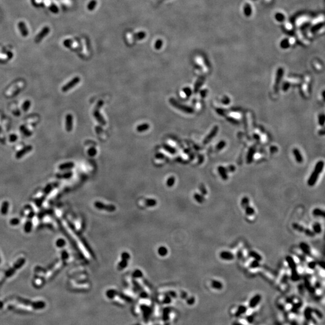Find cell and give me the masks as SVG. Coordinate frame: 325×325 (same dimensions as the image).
Returning a JSON list of instances; mask_svg holds the SVG:
<instances>
[{
  "label": "cell",
  "mask_w": 325,
  "mask_h": 325,
  "mask_svg": "<svg viewBox=\"0 0 325 325\" xmlns=\"http://www.w3.org/2000/svg\"><path fill=\"white\" fill-rule=\"evenodd\" d=\"M312 214L314 216H318L321 217V218H324V212L322 209L320 208H315L312 211Z\"/></svg>",
  "instance_id": "20"
},
{
  "label": "cell",
  "mask_w": 325,
  "mask_h": 325,
  "mask_svg": "<svg viewBox=\"0 0 325 325\" xmlns=\"http://www.w3.org/2000/svg\"><path fill=\"white\" fill-rule=\"evenodd\" d=\"M97 4V2L95 0H92L91 2L89 3V5H88V9H89V10H93L95 8Z\"/></svg>",
  "instance_id": "35"
},
{
  "label": "cell",
  "mask_w": 325,
  "mask_h": 325,
  "mask_svg": "<svg viewBox=\"0 0 325 325\" xmlns=\"http://www.w3.org/2000/svg\"><path fill=\"white\" fill-rule=\"evenodd\" d=\"M293 228H294L295 230L297 231L300 232H303L304 231V228L302 227V225H300L298 224H296V223H294V224H293Z\"/></svg>",
  "instance_id": "25"
},
{
  "label": "cell",
  "mask_w": 325,
  "mask_h": 325,
  "mask_svg": "<svg viewBox=\"0 0 325 325\" xmlns=\"http://www.w3.org/2000/svg\"><path fill=\"white\" fill-rule=\"evenodd\" d=\"M225 146V142H224V141H222L218 144V146H217V149L218 150H221V149H222Z\"/></svg>",
  "instance_id": "44"
},
{
  "label": "cell",
  "mask_w": 325,
  "mask_h": 325,
  "mask_svg": "<svg viewBox=\"0 0 325 325\" xmlns=\"http://www.w3.org/2000/svg\"><path fill=\"white\" fill-rule=\"evenodd\" d=\"M302 306V302H298V303H295V304H293V308H292V311L294 313L297 312V311L299 310V309L300 308L301 306Z\"/></svg>",
  "instance_id": "30"
},
{
  "label": "cell",
  "mask_w": 325,
  "mask_h": 325,
  "mask_svg": "<svg viewBox=\"0 0 325 325\" xmlns=\"http://www.w3.org/2000/svg\"><path fill=\"white\" fill-rule=\"evenodd\" d=\"M259 266V261L256 260H253L252 261L251 263L250 264V267L252 268H257Z\"/></svg>",
  "instance_id": "38"
},
{
  "label": "cell",
  "mask_w": 325,
  "mask_h": 325,
  "mask_svg": "<svg viewBox=\"0 0 325 325\" xmlns=\"http://www.w3.org/2000/svg\"><path fill=\"white\" fill-rule=\"evenodd\" d=\"M96 153L97 151L95 148H90L88 150V155L91 156V157H93V156L96 155Z\"/></svg>",
  "instance_id": "37"
},
{
  "label": "cell",
  "mask_w": 325,
  "mask_h": 325,
  "mask_svg": "<svg viewBox=\"0 0 325 325\" xmlns=\"http://www.w3.org/2000/svg\"><path fill=\"white\" fill-rule=\"evenodd\" d=\"M162 46V41L161 40L159 39V40H157V41H156L155 43V46H154L155 48L156 49H157V50L160 49L161 48Z\"/></svg>",
  "instance_id": "36"
},
{
  "label": "cell",
  "mask_w": 325,
  "mask_h": 325,
  "mask_svg": "<svg viewBox=\"0 0 325 325\" xmlns=\"http://www.w3.org/2000/svg\"><path fill=\"white\" fill-rule=\"evenodd\" d=\"M324 115H321L319 117V124L321 125H323L324 124Z\"/></svg>",
  "instance_id": "46"
},
{
  "label": "cell",
  "mask_w": 325,
  "mask_h": 325,
  "mask_svg": "<svg viewBox=\"0 0 325 325\" xmlns=\"http://www.w3.org/2000/svg\"><path fill=\"white\" fill-rule=\"evenodd\" d=\"M312 228L315 234H320L321 232V227L319 223H315L312 226Z\"/></svg>",
  "instance_id": "22"
},
{
  "label": "cell",
  "mask_w": 325,
  "mask_h": 325,
  "mask_svg": "<svg viewBox=\"0 0 325 325\" xmlns=\"http://www.w3.org/2000/svg\"><path fill=\"white\" fill-rule=\"evenodd\" d=\"M303 232H304L307 236L310 237H314V235H315V233H314L313 231H311V229H308V228L305 229Z\"/></svg>",
  "instance_id": "34"
},
{
  "label": "cell",
  "mask_w": 325,
  "mask_h": 325,
  "mask_svg": "<svg viewBox=\"0 0 325 325\" xmlns=\"http://www.w3.org/2000/svg\"><path fill=\"white\" fill-rule=\"evenodd\" d=\"M253 319H254V317H253V316H252V315H250V316H248L246 318L247 321H249V322H250V323L252 322V321H253Z\"/></svg>",
  "instance_id": "47"
},
{
  "label": "cell",
  "mask_w": 325,
  "mask_h": 325,
  "mask_svg": "<svg viewBox=\"0 0 325 325\" xmlns=\"http://www.w3.org/2000/svg\"><path fill=\"white\" fill-rule=\"evenodd\" d=\"M244 209H245L246 214L247 215H252L255 214V209L251 206H247Z\"/></svg>",
  "instance_id": "23"
},
{
  "label": "cell",
  "mask_w": 325,
  "mask_h": 325,
  "mask_svg": "<svg viewBox=\"0 0 325 325\" xmlns=\"http://www.w3.org/2000/svg\"><path fill=\"white\" fill-rule=\"evenodd\" d=\"M206 93V90H202L201 91V92H200V94H201V95L202 96V97H205V96Z\"/></svg>",
  "instance_id": "53"
},
{
  "label": "cell",
  "mask_w": 325,
  "mask_h": 325,
  "mask_svg": "<svg viewBox=\"0 0 325 325\" xmlns=\"http://www.w3.org/2000/svg\"><path fill=\"white\" fill-rule=\"evenodd\" d=\"M323 167H324V162L322 161H320L317 162L316 165H315V168H314V171L312 172L308 180V186H313L315 185L317 180H318L319 174L323 171Z\"/></svg>",
  "instance_id": "1"
},
{
  "label": "cell",
  "mask_w": 325,
  "mask_h": 325,
  "mask_svg": "<svg viewBox=\"0 0 325 325\" xmlns=\"http://www.w3.org/2000/svg\"><path fill=\"white\" fill-rule=\"evenodd\" d=\"M249 255L250 257L253 258L255 260L260 261L262 259V257H261L259 253H258L254 251V250H250V251L249 252Z\"/></svg>",
  "instance_id": "14"
},
{
  "label": "cell",
  "mask_w": 325,
  "mask_h": 325,
  "mask_svg": "<svg viewBox=\"0 0 325 325\" xmlns=\"http://www.w3.org/2000/svg\"><path fill=\"white\" fill-rule=\"evenodd\" d=\"M211 286L212 288L215 290H221L223 288L222 283L217 280L212 281Z\"/></svg>",
  "instance_id": "16"
},
{
  "label": "cell",
  "mask_w": 325,
  "mask_h": 325,
  "mask_svg": "<svg viewBox=\"0 0 325 325\" xmlns=\"http://www.w3.org/2000/svg\"><path fill=\"white\" fill-rule=\"evenodd\" d=\"M103 104H104V103H103V102L102 101H100L98 102V104H97V107H96L97 109H96V110H95V112H94L93 115H94V117L95 118V119L97 120V121H98V122L99 123V124H101V125H105V124H106L105 121V119H104V118H103V117L102 116V115H101V114L99 113V112H98V109H99V108H101Z\"/></svg>",
  "instance_id": "3"
},
{
  "label": "cell",
  "mask_w": 325,
  "mask_h": 325,
  "mask_svg": "<svg viewBox=\"0 0 325 325\" xmlns=\"http://www.w3.org/2000/svg\"><path fill=\"white\" fill-rule=\"evenodd\" d=\"M72 116L71 115H68L66 116V128L68 131H71L72 129Z\"/></svg>",
  "instance_id": "12"
},
{
  "label": "cell",
  "mask_w": 325,
  "mask_h": 325,
  "mask_svg": "<svg viewBox=\"0 0 325 325\" xmlns=\"http://www.w3.org/2000/svg\"><path fill=\"white\" fill-rule=\"evenodd\" d=\"M261 300V296L260 294H256L253 296V297H252L251 299L249 301V306L250 308H255L259 304V303L260 302Z\"/></svg>",
  "instance_id": "5"
},
{
  "label": "cell",
  "mask_w": 325,
  "mask_h": 325,
  "mask_svg": "<svg viewBox=\"0 0 325 325\" xmlns=\"http://www.w3.org/2000/svg\"><path fill=\"white\" fill-rule=\"evenodd\" d=\"M174 182H175V178L174 177L169 178V179L168 181V186H172V185L174 184Z\"/></svg>",
  "instance_id": "45"
},
{
  "label": "cell",
  "mask_w": 325,
  "mask_h": 325,
  "mask_svg": "<svg viewBox=\"0 0 325 325\" xmlns=\"http://www.w3.org/2000/svg\"><path fill=\"white\" fill-rule=\"evenodd\" d=\"M149 128V125L148 124H143L138 126L136 128V130L139 133H142L147 131Z\"/></svg>",
  "instance_id": "15"
},
{
  "label": "cell",
  "mask_w": 325,
  "mask_h": 325,
  "mask_svg": "<svg viewBox=\"0 0 325 325\" xmlns=\"http://www.w3.org/2000/svg\"><path fill=\"white\" fill-rule=\"evenodd\" d=\"M318 265L320 266H321L323 268H324V261H320V262H318Z\"/></svg>",
  "instance_id": "52"
},
{
  "label": "cell",
  "mask_w": 325,
  "mask_h": 325,
  "mask_svg": "<svg viewBox=\"0 0 325 325\" xmlns=\"http://www.w3.org/2000/svg\"><path fill=\"white\" fill-rule=\"evenodd\" d=\"M305 287L307 288V290L309 292H314V288L311 286L308 280H305Z\"/></svg>",
  "instance_id": "32"
},
{
  "label": "cell",
  "mask_w": 325,
  "mask_h": 325,
  "mask_svg": "<svg viewBox=\"0 0 325 325\" xmlns=\"http://www.w3.org/2000/svg\"><path fill=\"white\" fill-rule=\"evenodd\" d=\"M285 259H286V261L287 262L288 266H289L291 270L297 269V266H296V264L295 261H294V259H293L291 256H286Z\"/></svg>",
  "instance_id": "9"
},
{
  "label": "cell",
  "mask_w": 325,
  "mask_h": 325,
  "mask_svg": "<svg viewBox=\"0 0 325 325\" xmlns=\"http://www.w3.org/2000/svg\"><path fill=\"white\" fill-rule=\"evenodd\" d=\"M199 190H200V192H202V193L203 194V195H206V194H207V190H206V189H205V187L203 186V184L200 185V187H199Z\"/></svg>",
  "instance_id": "43"
},
{
  "label": "cell",
  "mask_w": 325,
  "mask_h": 325,
  "mask_svg": "<svg viewBox=\"0 0 325 325\" xmlns=\"http://www.w3.org/2000/svg\"><path fill=\"white\" fill-rule=\"evenodd\" d=\"M312 309H311V308H309V307L306 308L304 311V316H305V319L308 320V321L311 320V318H312Z\"/></svg>",
  "instance_id": "13"
},
{
  "label": "cell",
  "mask_w": 325,
  "mask_h": 325,
  "mask_svg": "<svg viewBox=\"0 0 325 325\" xmlns=\"http://www.w3.org/2000/svg\"><path fill=\"white\" fill-rule=\"evenodd\" d=\"M255 152V149H250L248 155H247V161L248 163H250L252 161V159H253V154H254Z\"/></svg>",
  "instance_id": "26"
},
{
  "label": "cell",
  "mask_w": 325,
  "mask_h": 325,
  "mask_svg": "<svg viewBox=\"0 0 325 325\" xmlns=\"http://www.w3.org/2000/svg\"><path fill=\"white\" fill-rule=\"evenodd\" d=\"M247 310V308L246 306L244 305H240L238 306L236 312H235V316L240 317L243 314H245Z\"/></svg>",
  "instance_id": "11"
},
{
  "label": "cell",
  "mask_w": 325,
  "mask_h": 325,
  "mask_svg": "<svg viewBox=\"0 0 325 325\" xmlns=\"http://www.w3.org/2000/svg\"><path fill=\"white\" fill-rule=\"evenodd\" d=\"M293 153H294V157L296 158V160L298 162H301L303 161V158H302V155L300 154L299 151H298V149H294V151H293Z\"/></svg>",
  "instance_id": "21"
},
{
  "label": "cell",
  "mask_w": 325,
  "mask_h": 325,
  "mask_svg": "<svg viewBox=\"0 0 325 325\" xmlns=\"http://www.w3.org/2000/svg\"><path fill=\"white\" fill-rule=\"evenodd\" d=\"M30 150H31V147L30 146L27 147V148L24 149L22 150L21 151L19 152L18 153L17 155H16V157L20 158L21 157H22V156L24 155V154H25V152H29Z\"/></svg>",
  "instance_id": "27"
},
{
  "label": "cell",
  "mask_w": 325,
  "mask_h": 325,
  "mask_svg": "<svg viewBox=\"0 0 325 325\" xmlns=\"http://www.w3.org/2000/svg\"><path fill=\"white\" fill-rule=\"evenodd\" d=\"M134 36L135 38L138 40H142L146 37V33L143 31H140V32L136 33Z\"/></svg>",
  "instance_id": "29"
},
{
  "label": "cell",
  "mask_w": 325,
  "mask_h": 325,
  "mask_svg": "<svg viewBox=\"0 0 325 325\" xmlns=\"http://www.w3.org/2000/svg\"><path fill=\"white\" fill-rule=\"evenodd\" d=\"M282 75H283V70L280 69L278 71V76L277 78H276V83L275 85V90H276V88H278V86L280 83L281 80Z\"/></svg>",
  "instance_id": "19"
},
{
  "label": "cell",
  "mask_w": 325,
  "mask_h": 325,
  "mask_svg": "<svg viewBox=\"0 0 325 325\" xmlns=\"http://www.w3.org/2000/svg\"><path fill=\"white\" fill-rule=\"evenodd\" d=\"M169 102L174 107L177 108V109H178V110L183 111V112H185V113H193L194 112L193 109L192 108L187 107V106L184 105L180 104V103H179L178 102L176 101V100L174 98L170 99Z\"/></svg>",
  "instance_id": "2"
},
{
  "label": "cell",
  "mask_w": 325,
  "mask_h": 325,
  "mask_svg": "<svg viewBox=\"0 0 325 325\" xmlns=\"http://www.w3.org/2000/svg\"><path fill=\"white\" fill-rule=\"evenodd\" d=\"M218 172H219V173L220 175H221V177H222V178L223 180H225V181H226V180H228V177L227 171V169H226V168H225L222 166H219L218 168Z\"/></svg>",
  "instance_id": "10"
},
{
  "label": "cell",
  "mask_w": 325,
  "mask_h": 325,
  "mask_svg": "<svg viewBox=\"0 0 325 325\" xmlns=\"http://www.w3.org/2000/svg\"><path fill=\"white\" fill-rule=\"evenodd\" d=\"M316 265H317V264L315 261H311V262H309V263L308 264V267H309L310 269H312V270L314 269V268H315V267H316Z\"/></svg>",
  "instance_id": "42"
},
{
  "label": "cell",
  "mask_w": 325,
  "mask_h": 325,
  "mask_svg": "<svg viewBox=\"0 0 325 325\" xmlns=\"http://www.w3.org/2000/svg\"><path fill=\"white\" fill-rule=\"evenodd\" d=\"M72 167H74V163L73 162H68V163L63 164L61 166H60V169H71Z\"/></svg>",
  "instance_id": "28"
},
{
  "label": "cell",
  "mask_w": 325,
  "mask_h": 325,
  "mask_svg": "<svg viewBox=\"0 0 325 325\" xmlns=\"http://www.w3.org/2000/svg\"><path fill=\"white\" fill-rule=\"evenodd\" d=\"M66 244V242L63 239H62V238H60V239L57 240V242H56V244H57V246L59 247H62L63 246H64L65 244Z\"/></svg>",
  "instance_id": "39"
},
{
  "label": "cell",
  "mask_w": 325,
  "mask_h": 325,
  "mask_svg": "<svg viewBox=\"0 0 325 325\" xmlns=\"http://www.w3.org/2000/svg\"><path fill=\"white\" fill-rule=\"evenodd\" d=\"M220 257L222 259L227 261H231L234 259V255L233 253L228 251H223L220 253Z\"/></svg>",
  "instance_id": "6"
},
{
  "label": "cell",
  "mask_w": 325,
  "mask_h": 325,
  "mask_svg": "<svg viewBox=\"0 0 325 325\" xmlns=\"http://www.w3.org/2000/svg\"><path fill=\"white\" fill-rule=\"evenodd\" d=\"M289 86H290V85H289V84H288V83H285V84H284V90H287L288 88H289Z\"/></svg>",
  "instance_id": "51"
},
{
  "label": "cell",
  "mask_w": 325,
  "mask_h": 325,
  "mask_svg": "<svg viewBox=\"0 0 325 325\" xmlns=\"http://www.w3.org/2000/svg\"><path fill=\"white\" fill-rule=\"evenodd\" d=\"M218 127H214L213 129L211 130V133H209V134L206 136L205 139L204 141H203V143L206 144L207 143H208L209 141H210L211 140L212 138L215 136V134H216L217 133H218Z\"/></svg>",
  "instance_id": "7"
},
{
  "label": "cell",
  "mask_w": 325,
  "mask_h": 325,
  "mask_svg": "<svg viewBox=\"0 0 325 325\" xmlns=\"http://www.w3.org/2000/svg\"><path fill=\"white\" fill-rule=\"evenodd\" d=\"M80 81V78L78 77L73 78L72 80L69 82V83H68V84L65 85L64 87L62 88V90H63L64 92H67V91H68L69 90H70V89H72V87H74V86H76V85L78 84Z\"/></svg>",
  "instance_id": "4"
},
{
  "label": "cell",
  "mask_w": 325,
  "mask_h": 325,
  "mask_svg": "<svg viewBox=\"0 0 325 325\" xmlns=\"http://www.w3.org/2000/svg\"><path fill=\"white\" fill-rule=\"evenodd\" d=\"M155 157L157 158H162L164 157V155L161 153H158V154L155 155Z\"/></svg>",
  "instance_id": "48"
},
{
  "label": "cell",
  "mask_w": 325,
  "mask_h": 325,
  "mask_svg": "<svg viewBox=\"0 0 325 325\" xmlns=\"http://www.w3.org/2000/svg\"><path fill=\"white\" fill-rule=\"evenodd\" d=\"M183 92H184V93L186 94V95L187 97H189L191 95H192V90H191V89L189 87L184 88Z\"/></svg>",
  "instance_id": "40"
},
{
  "label": "cell",
  "mask_w": 325,
  "mask_h": 325,
  "mask_svg": "<svg viewBox=\"0 0 325 325\" xmlns=\"http://www.w3.org/2000/svg\"><path fill=\"white\" fill-rule=\"evenodd\" d=\"M234 325H242V324H240V323H234Z\"/></svg>",
  "instance_id": "54"
},
{
  "label": "cell",
  "mask_w": 325,
  "mask_h": 325,
  "mask_svg": "<svg viewBox=\"0 0 325 325\" xmlns=\"http://www.w3.org/2000/svg\"><path fill=\"white\" fill-rule=\"evenodd\" d=\"M163 148H165V149L166 150V151H168V152L171 153V154H175V152H176L175 149L174 148H172V147H171V146L166 145V144H164V145H163Z\"/></svg>",
  "instance_id": "24"
},
{
  "label": "cell",
  "mask_w": 325,
  "mask_h": 325,
  "mask_svg": "<svg viewBox=\"0 0 325 325\" xmlns=\"http://www.w3.org/2000/svg\"><path fill=\"white\" fill-rule=\"evenodd\" d=\"M228 169H229L228 171L229 172H234L235 171V167L233 166H229Z\"/></svg>",
  "instance_id": "50"
},
{
  "label": "cell",
  "mask_w": 325,
  "mask_h": 325,
  "mask_svg": "<svg viewBox=\"0 0 325 325\" xmlns=\"http://www.w3.org/2000/svg\"><path fill=\"white\" fill-rule=\"evenodd\" d=\"M202 83H203V80L202 78H199L198 80H197L195 86V92H197V91H198L199 89L200 86L202 84Z\"/></svg>",
  "instance_id": "33"
},
{
  "label": "cell",
  "mask_w": 325,
  "mask_h": 325,
  "mask_svg": "<svg viewBox=\"0 0 325 325\" xmlns=\"http://www.w3.org/2000/svg\"><path fill=\"white\" fill-rule=\"evenodd\" d=\"M194 197H195V199L197 202H198L199 203H203V202L205 200V199L203 196L201 195H199V194H197V193L195 194V195H194Z\"/></svg>",
  "instance_id": "31"
},
{
  "label": "cell",
  "mask_w": 325,
  "mask_h": 325,
  "mask_svg": "<svg viewBox=\"0 0 325 325\" xmlns=\"http://www.w3.org/2000/svg\"><path fill=\"white\" fill-rule=\"evenodd\" d=\"M291 279L293 281L296 282L299 281L300 279V276H299L298 272H297V269L291 270Z\"/></svg>",
  "instance_id": "17"
},
{
  "label": "cell",
  "mask_w": 325,
  "mask_h": 325,
  "mask_svg": "<svg viewBox=\"0 0 325 325\" xmlns=\"http://www.w3.org/2000/svg\"><path fill=\"white\" fill-rule=\"evenodd\" d=\"M249 202L250 200L249 197H247L246 196L243 197L242 199L241 200V205L242 208L245 209L247 206H249Z\"/></svg>",
  "instance_id": "18"
},
{
  "label": "cell",
  "mask_w": 325,
  "mask_h": 325,
  "mask_svg": "<svg viewBox=\"0 0 325 325\" xmlns=\"http://www.w3.org/2000/svg\"><path fill=\"white\" fill-rule=\"evenodd\" d=\"M300 286L301 287V288H300V287H299V291H300V293L303 294V290H303V285H300Z\"/></svg>",
  "instance_id": "49"
},
{
  "label": "cell",
  "mask_w": 325,
  "mask_h": 325,
  "mask_svg": "<svg viewBox=\"0 0 325 325\" xmlns=\"http://www.w3.org/2000/svg\"><path fill=\"white\" fill-rule=\"evenodd\" d=\"M300 249L304 254L306 255H311V249L308 244L305 243L304 242H302L300 244Z\"/></svg>",
  "instance_id": "8"
},
{
  "label": "cell",
  "mask_w": 325,
  "mask_h": 325,
  "mask_svg": "<svg viewBox=\"0 0 325 325\" xmlns=\"http://www.w3.org/2000/svg\"><path fill=\"white\" fill-rule=\"evenodd\" d=\"M312 312H314L315 314V315H317V317H318L319 318H323V314L321 313V312L318 309H312Z\"/></svg>",
  "instance_id": "41"
}]
</instances>
